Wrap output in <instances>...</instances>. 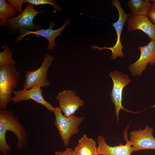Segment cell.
Masks as SVG:
<instances>
[{
    "label": "cell",
    "mask_w": 155,
    "mask_h": 155,
    "mask_svg": "<svg viewBox=\"0 0 155 155\" xmlns=\"http://www.w3.org/2000/svg\"><path fill=\"white\" fill-rule=\"evenodd\" d=\"M8 131L13 133L17 137L18 142L15 148L17 150L23 149L28 144L27 133L19 118L11 111L0 109V151L3 155L9 154L11 150L6 140Z\"/></svg>",
    "instance_id": "cell-1"
},
{
    "label": "cell",
    "mask_w": 155,
    "mask_h": 155,
    "mask_svg": "<svg viewBox=\"0 0 155 155\" xmlns=\"http://www.w3.org/2000/svg\"><path fill=\"white\" fill-rule=\"evenodd\" d=\"M20 80V75L15 65L0 66V109H6Z\"/></svg>",
    "instance_id": "cell-2"
},
{
    "label": "cell",
    "mask_w": 155,
    "mask_h": 155,
    "mask_svg": "<svg viewBox=\"0 0 155 155\" xmlns=\"http://www.w3.org/2000/svg\"><path fill=\"white\" fill-rule=\"evenodd\" d=\"M55 118L54 124L65 146L67 147L71 137L79 132V126L84 117H79L74 115L68 117L64 116L59 107H54L52 111Z\"/></svg>",
    "instance_id": "cell-3"
},
{
    "label": "cell",
    "mask_w": 155,
    "mask_h": 155,
    "mask_svg": "<svg viewBox=\"0 0 155 155\" xmlns=\"http://www.w3.org/2000/svg\"><path fill=\"white\" fill-rule=\"evenodd\" d=\"M34 5L28 3L25 9L18 16L13 18L6 19L5 28L9 30L7 34L11 35L16 34L21 28L31 31L42 28L41 25L34 24L33 21L34 18L37 14L45 11H38L34 8Z\"/></svg>",
    "instance_id": "cell-4"
},
{
    "label": "cell",
    "mask_w": 155,
    "mask_h": 155,
    "mask_svg": "<svg viewBox=\"0 0 155 155\" xmlns=\"http://www.w3.org/2000/svg\"><path fill=\"white\" fill-rule=\"evenodd\" d=\"M54 58V57L50 54H46L39 68L33 71H26L22 89L48 86L49 84L47 79L48 70Z\"/></svg>",
    "instance_id": "cell-5"
},
{
    "label": "cell",
    "mask_w": 155,
    "mask_h": 155,
    "mask_svg": "<svg viewBox=\"0 0 155 155\" xmlns=\"http://www.w3.org/2000/svg\"><path fill=\"white\" fill-rule=\"evenodd\" d=\"M112 6H115L117 9L119 13L118 20L113 24V27L115 28L117 34V40L116 43L113 47H98L96 45H91L93 49H96L99 51L104 49H107L112 51L111 57L112 59L115 60L117 57H124V55L122 51L124 48L121 41V36L125 23L127 21L129 14L125 12L121 7L120 2L118 0H113L112 1Z\"/></svg>",
    "instance_id": "cell-6"
},
{
    "label": "cell",
    "mask_w": 155,
    "mask_h": 155,
    "mask_svg": "<svg viewBox=\"0 0 155 155\" xmlns=\"http://www.w3.org/2000/svg\"><path fill=\"white\" fill-rule=\"evenodd\" d=\"M109 75L111 78L113 82V87L111 96V101L115 106L117 121L119 119V113L121 110L128 113H137L140 112H134L129 110L125 108L122 104L123 89L130 82V80L128 78V75L115 71L111 72Z\"/></svg>",
    "instance_id": "cell-7"
},
{
    "label": "cell",
    "mask_w": 155,
    "mask_h": 155,
    "mask_svg": "<svg viewBox=\"0 0 155 155\" xmlns=\"http://www.w3.org/2000/svg\"><path fill=\"white\" fill-rule=\"evenodd\" d=\"M71 22L70 19L65 20L64 24L60 28L56 30H53V28L55 26V22L51 21L50 22L48 28H43L35 31H31L21 28L19 29V34L14 40L15 43H18L23 40V38L27 35L31 34L39 36L46 38L48 41V44L47 46V49L49 51L53 50L54 47L56 46L55 41L57 37L63 36L61 32L63 30L66 26L69 24Z\"/></svg>",
    "instance_id": "cell-8"
},
{
    "label": "cell",
    "mask_w": 155,
    "mask_h": 155,
    "mask_svg": "<svg viewBox=\"0 0 155 155\" xmlns=\"http://www.w3.org/2000/svg\"><path fill=\"white\" fill-rule=\"evenodd\" d=\"M153 132V128L148 125L143 130L140 129L131 131L129 141L133 152L147 149L155 150V138Z\"/></svg>",
    "instance_id": "cell-9"
},
{
    "label": "cell",
    "mask_w": 155,
    "mask_h": 155,
    "mask_svg": "<svg viewBox=\"0 0 155 155\" xmlns=\"http://www.w3.org/2000/svg\"><path fill=\"white\" fill-rule=\"evenodd\" d=\"M138 49L140 51L139 58L129 67L134 76L141 75L148 64L151 65L155 64V41L151 40L145 46H140Z\"/></svg>",
    "instance_id": "cell-10"
},
{
    "label": "cell",
    "mask_w": 155,
    "mask_h": 155,
    "mask_svg": "<svg viewBox=\"0 0 155 155\" xmlns=\"http://www.w3.org/2000/svg\"><path fill=\"white\" fill-rule=\"evenodd\" d=\"M55 98L58 101L59 107L64 116L67 117L74 115L84 104V101L77 96L75 92L70 90L59 92Z\"/></svg>",
    "instance_id": "cell-11"
},
{
    "label": "cell",
    "mask_w": 155,
    "mask_h": 155,
    "mask_svg": "<svg viewBox=\"0 0 155 155\" xmlns=\"http://www.w3.org/2000/svg\"><path fill=\"white\" fill-rule=\"evenodd\" d=\"M127 126L123 132V138L126 143L123 145L120 143L119 145L113 146L108 145L105 141V138L100 135L98 136L97 152L98 155H131L133 152L132 146L127 139Z\"/></svg>",
    "instance_id": "cell-12"
},
{
    "label": "cell",
    "mask_w": 155,
    "mask_h": 155,
    "mask_svg": "<svg viewBox=\"0 0 155 155\" xmlns=\"http://www.w3.org/2000/svg\"><path fill=\"white\" fill-rule=\"evenodd\" d=\"M43 90L41 88L34 87L28 89L15 91L13 90L11 102L16 104L19 102L32 100L45 107L48 111H52L54 107L47 101L43 97Z\"/></svg>",
    "instance_id": "cell-13"
},
{
    "label": "cell",
    "mask_w": 155,
    "mask_h": 155,
    "mask_svg": "<svg viewBox=\"0 0 155 155\" xmlns=\"http://www.w3.org/2000/svg\"><path fill=\"white\" fill-rule=\"evenodd\" d=\"M128 31L140 30L149 38L155 41V24L152 23L147 16L135 15L129 14L127 20Z\"/></svg>",
    "instance_id": "cell-14"
},
{
    "label": "cell",
    "mask_w": 155,
    "mask_h": 155,
    "mask_svg": "<svg viewBox=\"0 0 155 155\" xmlns=\"http://www.w3.org/2000/svg\"><path fill=\"white\" fill-rule=\"evenodd\" d=\"M74 150L77 155H98L96 142L86 135L79 140Z\"/></svg>",
    "instance_id": "cell-15"
},
{
    "label": "cell",
    "mask_w": 155,
    "mask_h": 155,
    "mask_svg": "<svg viewBox=\"0 0 155 155\" xmlns=\"http://www.w3.org/2000/svg\"><path fill=\"white\" fill-rule=\"evenodd\" d=\"M150 0H129L127 4L135 15L147 16L152 3Z\"/></svg>",
    "instance_id": "cell-16"
},
{
    "label": "cell",
    "mask_w": 155,
    "mask_h": 155,
    "mask_svg": "<svg viewBox=\"0 0 155 155\" xmlns=\"http://www.w3.org/2000/svg\"><path fill=\"white\" fill-rule=\"evenodd\" d=\"M17 11L7 1L0 0V26L3 25L5 28L6 19L8 18H13L16 16Z\"/></svg>",
    "instance_id": "cell-17"
},
{
    "label": "cell",
    "mask_w": 155,
    "mask_h": 155,
    "mask_svg": "<svg viewBox=\"0 0 155 155\" xmlns=\"http://www.w3.org/2000/svg\"><path fill=\"white\" fill-rule=\"evenodd\" d=\"M3 49V51L0 52V66L16 65V62L13 58V52L7 43L5 44Z\"/></svg>",
    "instance_id": "cell-18"
},
{
    "label": "cell",
    "mask_w": 155,
    "mask_h": 155,
    "mask_svg": "<svg viewBox=\"0 0 155 155\" xmlns=\"http://www.w3.org/2000/svg\"><path fill=\"white\" fill-rule=\"evenodd\" d=\"M27 3L36 5L44 4L50 5L58 11L61 12L62 10L61 6L54 0H24V3Z\"/></svg>",
    "instance_id": "cell-19"
},
{
    "label": "cell",
    "mask_w": 155,
    "mask_h": 155,
    "mask_svg": "<svg viewBox=\"0 0 155 155\" xmlns=\"http://www.w3.org/2000/svg\"><path fill=\"white\" fill-rule=\"evenodd\" d=\"M7 2L18 11L21 13L23 10L22 5L24 0H7Z\"/></svg>",
    "instance_id": "cell-20"
},
{
    "label": "cell",
    "mask_w": 155,
    "mask_h": 155,
    "mask_svg": "<svg viewBox=\"0 0 155 155\" xmlns=\"http://www.w3.org/2000/svg\"><path fill=\"white\" fill-rule=\"evenodd\" d=\"M147 16L151 22L155 24V4L152 3V6L148 13Z\"/></svg>",
    "instance_id": "cell-21"
},
{
    "label": "cell",
    "mask_w": 155,
    "mask_h": 155,
    "mask_svg": "<svg viewBox=\"0 0 155 155\" xmlns=\"http://www.w3.org/2000/svg\"><path fill=\"white\" fill-rule=\"evenodd\" d=\"M55 154L56 155H77L72 148L67 147L63 151H55Z\"/></svg>",
    "instance_id": "cell-22"
},
{
    "label": "cell",
    "mask_w": 155,
    "mask_h": 155,
    "mask_svg": "<svg viewBox=\"0 0 155 155\" xmlns=\"http://www.w3.org/2000/svg\"><path fill=\"white\" fill-rule=\"evenodd\" d=\"M151 1L152 3L155 4V0H152Z\"/></svg>",
    "instance_id": "cell-23"
},
{
    "label": "cell",
    "mask_w": 155,
    "mask_h": 155,
    "mask_svg": "<svg viewBox=\"0 0 155 155\" xmlns=\"http://www.w3.org/2000/svg\"><path fill=\"white\" fill-rule=\"evenodd\" d=\"M0 155H9V154H6L3 155V154H0Z\"/></svg>",
    "instance_id": "cell-24"
}]
</instances>
